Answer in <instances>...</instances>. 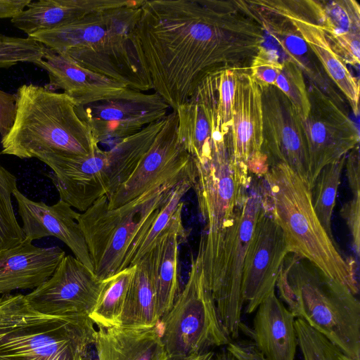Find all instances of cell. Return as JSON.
I'll list each match as a JSON object with an SVG mask.
<instances>
[{
  "label": "cell",
  "mask_w": 360,
  "mask_h": 360,
  "mask_svg": "<svg viewBox=\"0 0 360 360\" xmlns=\"http://www.w3.org/2000/svg\"><path fill=\"white\" fill-rule=\"evenodd\" d=\"M214 355V352L209 350L186 360H213Z\"/></svg>",
  "instance_id": "obj_44"
},
{
  "label": "cell",
  "mask_w": 360,
  "mask_h": 360,
  "mask_svg": "<svg viewBox=\"0 0 360 360\" xmlns=\"http://www.w3.org/2000/svg\"><path fill=\"white\" fill-rule=\"evenodd\" d=\"M213 360H236V359L233 355L226 349L214 354Z\"/></svg>",
  "instance_id": "obj_43"
},
{
  "label": "cell",
  "mask_w": 360,
  "mask_h": 360,
  "mask_svg": "<svg viewBox=\"0 0 360 360\" xmlns=\"http://www.w3.org/2000/svg\"><path fill=\"white\" fill-rule=\"evenodd\" d=\"M194 167L193 158L179 139L177 116L172 110L129 177L107 197L108 207L122 206L154 187L190 172Z\"/></svg>",
  "instance_id": "obj_14"
},
{
  "label": "cell",
  "mask_w": 360,
  "mask_h": 360,
  "mask_svg": "<svg viewBox=\"0 0 360 360\" xmlns=\"http://www.w3.org/2000/svg\"><path fill=\"white\" fill-rule=\"evenodd\" d=\"M234 158L248 175L263 177L269 169L262 152V92L249 70H239L234 93L231 127Z\"/></svg>",
  "instance_id": "obj_18"
},
{
  "label": "cell",
  "mask_w": 360,
  "mask_h": 360,
  "mask_svg": "<svg viewBox=\"0 0 360 360\" xmlns=\"http://www.w3.org/2000/svg\"><path fill=\"white\" fill-rule=\"evenodd\" d=\"M65 256L59 247L41 248L24 238L0 250V297L18 290L34 289L53 274Z\"/></svg>",
  "instance_id": "obj_24"
},
{
  "label": "cell",
  "mask_w": 360,
  "mask_h": 360,
  "mask_svg": "<svg viewBox=\"0 0 360 360\" xmlns=\"http://www.w3.org/2000/svg\"><path fill=\"white\" fill-rule=\"evenodd\" d=\"M16 188L17 178L0 164V250L12 248L25 238L11 200Z\"/></svg>",
  "instance_id": "obj_34"
},
{
  "label": "cell",
  "mask_w": 360,
  "mask_h": 360,
  "mask_svg": "<svg viewBox=\"0 0 360 360\" xmlns=\"http://www.w3.org/2000/svg\"><path fill=\"white\" fill-rule=\"evenodd\" d=\"M264 41L245 1L144 0L135 29L153 90L174 111L209 75L249 70Z\"/></svg>",
  "instance_id": "obj_1"
},
{
  "label": "cell",
  "mask_w": 360,
  "mask_h": 360,
  "mask_svg": "<svg viewBox=\"0 0 360 360\" xmlns=\"http://www.w3.org/2000/svg\"><path fill=\"white\" fill-rule=\"evenodd\" d=\"M135 266H129L103 280L96 304L89 317L98 328L120 326L126 297Z\"/></svg>",
  "instance_id": "obj_32"
},
{
  "label": "cell",
  "mask_w": 360,
  "mask_h": 360,
  "mask_svg": "<svg viewBox=\"0 0 360 360\" xmlns=\"http://www.w3.org/2000/svg\"><path fill=\"white\" fill-rule=\"evenodd\" d=\"M21 219L25 238L32 241L53 236L63 242L75 257L94 272L87 245L78 224L79 212L59 200L49 205L25 196L18 188L13 193Z\"/></svg>",
  "instance_id": "obj_20"
},
{
  "label": "cell",
  "mask_w": 360,
  "mask_h": 360,
  "mask_svg": "<svg viewBox=\"0 0 360 360\" xmlns=\"http://www.w3.org/2000/svg\"><path fill=\"white\" fill-rule=\"evenodd\" d=\"M195 176V167L114 209H109L108 198L103 195L79 213L77 221L98 279L105 280L120 271L131 244L160 208L170 191L182 180Z\"/></svg>",
  "instance_id": "obj_9"
},
{
  "label": "cell",
  "mask_w": 360,
  "mask_h": 360,
  "mask_svg": "<svg viewBox=\"0 0 360 360\" xmlns=\"http://www.w3.org/2000/svg\"><path fill=\"white\" fill-rule=\"evenodd\" d=\"M276 287L295 317L360 359V302L356 295L293 254L286 256Z\"/></svg>",
  "instance_id": "obj_5"
},
{
  "label": "cell",
  "mask_w": 360,
  "mask_h": 360,
  "mask_svg": "<svg viewBox=\"0 0 360 360\" xmlns=\"http://www.w3.org/2000/svg\"><path fill=\"white\" fill-rule=\"evenodd\" d=\"M165 117L108 150L98 146L86 158H56L44 161L52 170L47 176L60 200L83 212L100 197L112 194L133 172L163 126Z\"/></svg>",
  "instance_id": "obj_8"
},
{
  "label": "cell",
  "mask_w": 360,
  "mask_h": 360,
  "mask_svg": "<svg viewBox=\"0 0 360 360\" xmlns=\"http://www.w3.org/2000/svg\"><path fill=\"white\" fill-rule=\"evenodd\" d=\"M195 164L193 188L205 222V233L201 237L208 240L217 236L233 217L252 176L240 168L234 158L231 131L219 133L213 141L210 158Z\"/></svg>",
  "instance_id": "obj_11"
},
{
  "label": "cell",
  "mask_w": 360,
  "mask_h": 360,
  "mask_svg": "<svg viewBox=\"0 0 360 360\" xmlns=\"http://www.w3.org/2000/svg\"><path fill=\"white\" fill-rule=\"evenodd\" d=\"M36 65L47 71L49 90H63L77 106L88 105L117 96L127 88L112 79L90 71L68 56L45 47L41 60Z\"/></svg>",
  "instance_id": "obj_23"
},
{
  "label": "cell",
  "mask_w": 360,
  "mask_h": 360,
  "mask_svg": "<svg viewBox=\"0 0 360 360\" xmlns=\"http://www.w3.org/2000/svg\"><path fill=\"white\" fill-rule=\"evenodd\" d=\"M16 96L0 89V135L5 136L13 127L16 115Z\"/></svg>",
  "instance_id": "obj_40"
},
{
  "label": "cell",
  "mask_w": 360,
  "mask_h": 360,
  "mask_svg": "<svg viewBox=\"0 0 360 360\" xmlns=\"http://www.w3.org/2000/svg\"><path fill=\"white\" fill-rule=\"evenodd\" d=\"M282 70V61L276 51L262 45L252 58L249 70L260 86L274 85Z\"/></svg>",
  "instance_id": "obj_39"
},
{
  "label": "cell",
  "mask_w": 360,
  "mask_h": 360,
  "mask_svg": "<svg viewBox=\"0 0 360 360\" xmlns=\"http://www.w3.org/2000/svg\"><path fill=\"white\" fill-rule=\"evenodd\" d=\"M346 158L343 157L323 167L311 188L314 211L326 233L333 239L331 220Z\"/></svg>",
  "instance_id": "obj_33"
},
{
  "label": "cell",
  "mask_w": 360,
  "mask_h": 360,
  "mask_svg": "<svg viewBox=\"0 0 360 360\" xmlns=\"http://www.w3.org/2000/svg\"><path fill=\"white\" fill-rule=\"evenodd\" d=\"M15 96V122L1 138V154L44 162L86 158L98 147L76 103L65 94L30 84L20 86Z\"/></svg>",
  "instance_id": "obj_3"
},
{
  "label": "cell",
  "mask_w": 360,
  "mask_h": 360,
  "mask_svg": "<svg viewBox=\"0 0 360 360\" xmlns=\"http://www.w3.org/2000/svg\"><path fill=\"white\" fill-rule=\"evenodd\" d=\"M239 69H226L217 72V112L221 132L231 131L232 110Z\"/></svg>",
  "instance_id": "obj_38"
},
{
  "label": "cell",
  "mask_w": 360,
  "mask_h": 360,
  "mask_svg": "<svg viewBox=\"0 0 360 360\" xmlns=\"http://www.w3.org/2000/svg\"><path fill=\"white\" fill-rule=\"evenodd\" d=\"M264 199L262 181L252 179L244 200L224 229L214 238L200 241L198 254L204 274L231 339L237 338L240 330L243 264Z\"/></svg>",
  "instance_id": "obj_7"
},
{
  "label": "cell",
  "mask_w": 360,
  "mask_h": 360,
  "mask_svg": "<svg viewBox=\"0 0 360 360\" xmlns=\"http://www.w3.org/2000/svg\"><path fill=\"white\" fill-rule=\"evenodd\" d=\"M259 87L262 105V152L267 158L269 167L276 164L286 165L308 181L309 158L302 119L276 86Z\"/></svg>",
  "instance_id": "obj_16"
},
{
  "label": "cell",
  "mask_w": 360,
  "mask_h": 360,
  "mask_svg": "<svg viewBox=\"0 0 360 360\" xmlns=\"http://www.w3.org/2000/svg\"><path fill=\"white\" fill-rule=\"evenodd\" d=\"M265 33L270 35L289 60L297 65L309 79L340 108L343 99L334 87L321 63L298 30L284 15L258 4L245 1Z\"/></svg>",
  "instance_id": "obj_22"
},
{
  "label": "cell",
  "mask_w": 360,
  "mask_h": 360,
  "mask_svg": "<svg viewBox=\"0 0 360 360\" xmlns=\"http://www.w3.org/2000/svg\"><path fill=\"white\" fill-rule=\"evenodd\" d=\"M131 0H39L11 19L13 25L27 37L41 31L54 30L86 15L105 9L123 6Z\"/></svg>",
  "instance_id": "obj_27"
},
{
  "label": "cell",
  "mask_w": 360,
  "mask_h": 360,
  "mask_svg": "<svg viewBox=\"0 0 360 360\" xmlns=\"http://www.w3.org/2000/svg\"><path fill=\"white\" fill-rule=\"evenodd\" d=\"M102 281L75 257L65 255L51 276L25 295L29 304L43 314L89 316Z\"/></svg>",
  "instance_id": "obj_17"
},
{
  "label": "cell",
  "mask_w": 360,
  "mask_h": 360,
  "mask_svg": "<svg viewBox=\"0 0 360 360\" xmlns=\"http://www.w3.org/2000/svg\"><path fill=\"white\" fill-rule=\"evenodd\" d=\"M178 137L198 163L210 158L212 143L221 132L217 112V72L209 75L175 110Z\"/></svg>",
  "instance_id": "obj_21"
},
{
  "label": "cell",
  "mask_w": 360,
  "mask_h": 360,
  "mask_svg": "<svg viewBox=\"0 0 360 360\" xmlns=\"http://www.w3.org/2000/svg\"><path fill=\"white\" fill-rule=\"evenodd\" d=\"M292 103L302 120L307 117L310 102L302 70L289 60H282V70L274 84Z\"/></svg>",
  "instance_id": "obj_36"
},
{
  "label": "cell",
  "mask_w": 360,
  "mask_h": 360,
  "mask_svg": "<svg viewBox=\"0 0 360 360\" xmlns=\"http://www.w3.org/2000/svg\"><path fill=\"white\" fill-rule=\"evenodd\" d=\"M295 316L270 292L256 309L251 336L266 360H295L297 338Z\"/></svg>",
  "instance_id": "obj_25"
},
{
  "label": "cell",
  "mask_w": 360,
  "mask_h": 360,
  "mask_svg": "<svg viewBox=\"0 0 360 360\" xmlns=\"http://www.w3.org/2000/svg\"><path fill=\"white\" fill-rule=\"evenodd\" d=\"M45 46L30 38L10 37L0 33V68L19 63L35 64L42 59Z\"/></svg>",
  "instance_id": "obj_37"
},
{
  "label": "cell",
  "mask_w": 360,
  "mask_h": 360,
  "mask_svg": "<svg viewBox=\"0 0 360 360\" xmlns=\"http://www.w3.org/2000/svg\"><path fill=\"white\" fill-rule=\"evenodd\" d=\"M295 326L303 360H360L345 354L303 320L295 319Z\"/></svg>",
  "instance_id": "obj_35"
},
{
  "label": "cell",
  "mask_w": 360,
  "mask_h": 360,
  "mask_svg": "<svg viewBox=\"0 0 360 360\" xmlns=\"http://www.w3.org/2000/svg\"><path fill=\"white\" fill-rule=\"evenodd\" d=\"M159 324L169 360H186L231 342L220 319L198 254L195 258L191 257L186 283Z\"/></svg>",
  "instance_id": "obj_10"
},
{
  "label": "cell",
  "mask_w": 360,
  "mask_h": 360,
  "mask_svg": "<svg viewBox=\"0 0 360 360\" xmlns=\"http://www.w3.org/2000/svg\"><path fill=\"white\" fill-rule=\"evenodd\" d=\"M96 333L88 316L43 314L24 295L0 297V360H84Z\"/></svg>",
  "instance_id": "obj_6"
},
{
  "label": "cell",
  "mask_w": 360,
  "mask_h": 360,
  "mask_svg": "<svg viewBox=\"0 0 360 360\" xmlns=\"http://www.w3.org/2000/svg\"><path fill=\"white\" fill-rule=\"evenodd\" d=\"M94 345L98 360H169L159 323L152 328H99Z\"/></svg>",
  "instance_id": "obj_28"
},
{
  "label": "cell",
  "mask_w": 360,
  "mask_h": 360,
  "mask_svg": "<svg viewBox=\"0 0 360 360\" xmlns=\"http://www.w3.org/2000/svg\"><path fill=\"white\" fill-rule=\"evenodd\" d=\"M32 0H0V18H12L23 11Z\"/></svg>",
  "instance_id": "obj_42"
},
{
  "label": "cell",
  "mask_w": 360,
  "mask_h": 360,
  "mask_svg": "<svg viewBox=\"0 0 360 360\" xmlns=\"http://www.w3.org/2000/svg\"><path fill=\"white\" fill-rule=\"evenodd\" d=\"M262 178L271 212L283 231L288 254L308 260L356 295L355 260L342 255L321 224L308 181L281 163L271 166Z\"/></svg>",
  "instance_id": "obj_4"
},
{
  "label": "cell",
  "mask_w": 360,
  "mask_h": 360,
  "mask_svg": "<svg viewBox=\"0 0 360 360\" xmlns=\"http://www.w3.org/2000/svg\"><path fill=\"white\" fill-rule=\"evenodd\" d=\"M194 181L195 178H186L170 191L160 208L131 244L120 271L134 265L151 251L176 218L182 215V199L193 188Z\"/></svg>",
  "instance_id": "obj_31"
},
{
  "label": "cell",
  "mask_w": 360,
  "mask_h": 360,
  "mask_svg": "<svg viewBox=\"0 0 360 360\" xmlns=\"http://www.w3.org/2000/svg\"><path fill=\"white\" fill-rule=\"evenodd\" d=\"M258 4L290 20L308 44L328 77L359 114V82L330 46L319 25L311 0H257Z\"/></svg>",
  "instance_id": "obj_19"
},
{
  "label": "cell",
  "mask_w": 360,
  "mask_h": 360,
  "mask_svg": "<svg viewBox=\"0 0 360 360\" xmlns=\"http://www.w3.org/2000/svg\"><path fill=\"white\" fill-rule=\"evenodd\" d=\"M144 0L91 13L69 25L28 37L65 54L80 66L127 87L147 92L152 85L135 44V29Z\"/></svg>",
  "instance_id": "obj_2"
},
{
  "label": "cell",
  "mask_w": 360,
  "mask_h": 360,
  "mask_svg": "<svg viewBox=\"0 0 360 360\" xmlns=\"http://www.w3.org/2000/svg\"><path fill=\"white\" fill-rule=\"evenodd\" d=\"M310 109L302 120L309 158V185L311 188L321 169L347 156L359 143L355 123L316 85L307 89Z\"/></svg>",
  "instance_id": "obj_13"
},
{
  "label": "cell",
  "mask_w": 360,
  "mask_h": 360,
  "mask_svg": "<svg viewBox=\"0 0 360 360\" xmlns=\"http://www.w3.org/2000/svg\"><path fill=\"white\" fill-rule=\"evenodd\" d=\"M226 349L236 360H266L252 342H231L227 345Z\"/></svg>",
  "instance_id": "obj_41"
},
{
  "label": "cell",
  "mask_w": 360,
  "mask_h": 360,
  "mask_svg": "<svg viewBox=\"0 0 360 360\" xmlns=\"http://www.w3.org/2000/svg\"><path fill=\"white\" fill-rule=\"evenodd\" d=\"M169 108L155 92L127 88L117 96L77 106V111L98 145L112 146L164 119Z\"/></svg>",
  "instance_id": "obj_12"
},
{
  "label": "cell",
  "mask_w": 360,
  "mask_h": 360,
  "mask_svg": "<svg viewBox=\"0 0 360 360\" xmlns=\"http://www.w3.org/2000/svg\"><path fill=\"white\" fill-rule=\"evenodd\" d=\"M317 21L334 53L347 65H359L360 6L354 0H311Z\"/></svg>",
  "instance_id": "obj_26"
},
{
  "label": "cell",
  "mask_w": 360,
  "mask_h": 360,
  "mask_svg": "<svg viewBox=\"0 0 360 360\" xmlns=\"http://www.w3.org/2000/svg\"><path fill=\"white\" fill-rule=\"evenodd\" d=\"M182 215L162 235L154 253L156 311L159 319L172 308L179 290V245L186 238Z\"/></svg>",
  "instance_id": "obj_29"
},
{
  "label": "cell",
  "mask_w": 360,
  "mask_h": 360,
  "mask_svg": "<svg viewBox=\"0 0 360 360\" xmlns=\"http://www.w3.org/2000/svg\"><path fill=\"white\" fill-rule=\"evenodd\" d=\"M153 249L135 264L120 326L126 328H152L160 319L156 311V290L154 278Z\"/></svg>",
  "instance_id": "obj_30"
},
{
  "label": "cell",
  "mask_w": 360,
  "mask_h": 360,
  "mask_svg": "<svg viewBox=\"0 0 360 360\" xmlns=\"http://www.w3.org/2000/svg\"><path fill=\"white\" fill-rule=\"evenodd\" d=\"M288 255L284 234L271 212L265 195L243 269L241 291L246 313L255 311L268 295L276 290Z\"/></svg>",
  "instance_id": "obj_15"
}]
</instances>
